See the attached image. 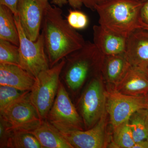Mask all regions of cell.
Masks as SVG:
<instances>
[{
  "mask_svg": "<svg viewBox=\"0 0 148 148\" xmlns=\"http://www.w3.org/2000/svg\"><path fill=\"white\" fill-rule=\"evenodd\" d=\"M127 38L105 29L100 25L93 27V43L103 56L125 53Z\"/></svg>",
  "mask_w": 148,
  "mask_h": 148,
  "instance_id": "cell-13",
  "label": "cell"
},
{
  "mask_svg": "<svg viewBox=\"0 0 148 148\" xmlns=\"http://www.w3.org/2000/svg\"><path fill=\"white\" fill-rule=\"evenodd\" d=\"M29 132L36 137L42 148H73L60 131L47 119L42 121Z\"/></svg>",
  "mask_w": 148,
  "mask_h": 148,
  "instance_id": "cell-16",
  "label": "cell"
},
{
  "mask_svg": "<svg viewBox=\"0 0 148 148\" xmlns=\"http://www.w3.org/2000/svg\"><path fill=\"white\" fill-rule=\"evenodd\" d=\"M106 94L100 80L92 79L82 97L80 109L86 128L88 129L96 124L104 115Z\"/></svg>",
  "mask_w": 148,
  "mask_h": 148,
  "instance_id": "cell-9",
  "label": "cell"
},
{
  "mask_svg": "<svg viewBox=\"0 0 148 148\" xmlns=\"http://www.w3.org/2000/svg\"><path fill=\"white\" fill-rule=\"evenodd\" d=\"M118 92L132 96L148 94V74L130 66L121 80L116 84Z\"/></svg>",
  "mask_w": 148,
  "mask_h": 148,
  "instance_id": "cell-15",
  "label": "cell"
},
{
  "mask_svg": "<svg viewBox=\"0 0 148 148\" xmlns=\"http://www.w3.org/2000/svg\"><path fill=\"white\" fill-rule=\"evenodd\" d=\"M0 39L19 46V35L14 16L7 7L0 5Z\"/></svg>",
  "mask_w": 148,
  "mask_h": 148,
  "instance_id": "cell-18",
  "label": "cell"
},
{
  "mask_svg": "<svg viewBox=\"0 0 148 148\" xmlns=\"http://www.w3.org/2000/svg\"><path fill=\"white\" fill-rule=\"evenodd\" d=\"M105 125L104 114L94 126L87 130L59 131L73 148H101L105 144Z\"/></svg>",
  "mask_w": 148,
  "mask_h": 148,
  "instance_id": "cell-11",
  "label": "cell"
},
{
  "mask_svg": "<svg viewBox=\"0 0 148 148\" xmlns=\"http://www.w3.org/2000/svg\"><path fill=\"white\" fill-rule=\"evenodd\" d=\"M14 19L19 35V66L34 77H36L41 72L50 68L43 36L42 33L34 41L29 39L18 16H14Z\"/></svg>",
  "mask_w": 148,
  "mask_h": 148,
  "instance_id": "cell-6",
  "label": "cell"
},
{
  "mask_svg": "<svg viewBox=\"0 0 148 148\" xmlns=\"http://www.w3.org/2000/svg\"><path fill=\"white\" fill-rule=\"evenodd\" d=\"M19 0H0V5L7 7L11 10L14 16H18L17 5Z\"/></svg>",
  "mask_w": 148,
  "mask_h": 148,
  "instance_id": "cell-26",
  "label": "cell"
},
{
  "mask_svg": "<svg viewBox=\"0 0 148 148\" xmlns=\"http://www.w3.org/2000/svg\"><path fill=\"white\" fill-rule=\"evenodd\" d=\"M146 30H148V26L147 27V29H146Z\"/></svg>",
  "mask_w": 148,
  "mask_h": 148,
  "instance_id": "cell-32",
  "label": "cell"
},
{
  "mask_svg": "<svg viewBox=\"0 0 148 148\" xmlns=\"http://www.w3.org/2000/svg\"><path fill=\"white\" fill-rule=\"evenodd\" d=\"M144 2L140 0H108L95 6L99 24L126 38L138 29H145L140 12Z\"/></svg>",
  "mask_w": 148,
  "mask_h": 148,
  "instance_id": "cell-2",
  "label": "cell"
},
{
  "mask_svg": "<svg viewBox=\"0 0 148 148\" xmlns=\"http://www.w3.org/2000/svg\"><path fill=\"white\" fill-rule=\"evenodd\" d=\"M141 1L143 2H145L146 1H147V0H140Z\"/></svg>",
  "mask_w": 148,
  "mask_h": 148,
  "instance_id": "cell-31",
  "label": "cell"
},
{
  "mask_svg": "<svg viewBox=\"0 0 148 148\" xmlns=\"http://www.w3.org/2000/svg\"><path fill=\"white\" fill-rule=\"evenodd\" d=\"M28 91H22L8 86H0V110L21 97Z\"/></svg>",
  "mask_w": 148,
  "mask_h": 148,
  "instance_id": "cell-23",
  "label": "cell"
},
{
  "mask_svg": "<svg viewBox=\"0 0 148 148\" xmlns=\"http://www.w3.org/2000/svg\"><path fill=\"white\" fill-rule=\"evenodd\" d=\"M114 141L119 148H132L135 141L129 120L114 128Z\"/></svg>",
  "mask_w": 148,
  "mask_h": 148,
  "instance_id": "cell-21",
  "label": "cell"
},
{
  "mask_svg": "<svg viewBox=\"0 0 148 148\" xmlns=\"http://www.w3.org/2000/svg\"><path fill=\"white\" fill-rule=\"evenodd\" d=\"M125 53L103 56L102 69L106 79L116 84L121 80L130 67Z\"/></svg>",
  "mask_w": 148,
  "mask_h": 148,
  "instance_id": "cell-17",
  "label": "cell"
},
{
  "mask_svg": "<svg viewBox=\"0 0 148 148\" xmlns=\"http://www.w3.org/2000/svg\"><path fill=\"white\" fill-rule=\"evenodd\" d=\"M46 119L60 131L82 130L80 118L60 82L54 103Z\"/></svg>",
  "mask_w": 148,
  "mask_h": 148,
  "instance_id": "cell-7",
  "label": "cell"
},
{
  "mask_svg": "<svg viewBox=\"0 0 148 148\" xmlns=\"http://www.w3.org/2000/svg\"><path fill=\"white\" fill-rule=\"evenodd\" d=\"M106 106L113 128L128 120L138 110L146 109L148 94L132 96L122 94L116 90L106 95Z\"/></svg>",
  "mask_w": 148,
  "mask_h": 148,
  "instance_id": "cell-8",
  "label": "cell"
},
{
  "mask_svg": "<svg viewBox=\"0 0 148 148\" xmlns=\"http://www.w3.org/2000/svg\"><path fill=\"white\" fill-rule=\"evenodd\" d=\"M108 0H87L86 6L92 10H94L95 6L106 2Z\"/></svg>",
  "mask_w": 148,
  "mask_h": 148,
  "instance_id": "cell-28",
  "label": "cell"
},
{
  "mask_svg": "<svg viewBox=\"0 0 148 148\" xmlns=\"http://www.w3.org/2000/svg\"><path fill=\"white\" fill-rule=\"evenodd\" d=\"M66 59L49 69L41 72L36 77L30 92V98L42 121L46 119L56 96L59 77L63 71Z\"/></svg>",
  "mask_w": 148,
  "mask_h": 148,
  "instance_id": "cell-3",
  "label": "cell"
},
{
  "mask_svg": "<svg viewBox=\"0 0 148 148\" xmlns=\"http://www.w3.org/2000/svg\"><path fill=\"white\" fill-rule=\"evenodd\" d=\"M30 90L0 110L1 119L5 121L8 132L21 131L30 132L41 123L34 106L30 98Z\"/></svg>",
  "mask_w": 148,
  "mask_h": 148,
  "instance_id": "cell-5",
  "label": "cell"
},
{
  "mask_svg": "<svg viewBox=\"0 0 148 148\" xmlns=\"http://www.w3.org/2000/svg\"><path fill=\"white\" fill-rule=\"evenodd\" d=\"M125 54L131 67L148 74V30L137 29L127 37Z\"/></svg>",
  "mask_w": 148,
  "mask_h": 148,
  "instance_id": "cell-12",
  "label": "cell"
},
{
  "mask_svg": "<svg viewBox=\"0 0 148 148\" xmlns=\"http://www.w3.org/2000/svg\"><path fill=\"white\" fill-rule=\"evenodd\" d=\"M146 109H147V110L148 113V98L147 104V108H146Z\"/></svg>",
  "mask_w": 148,
  "mask_h": 148,
  "instance_id": "cell-30",
  "label": "cell"
},
{
  "mask_svg": "<svg viewBox=\"0 0 148 148\" xmlns=\"http://www.w3.org/2000/svg\"></svg>",
  "mask_w": 148,
  "mask_h": 148,
  "instance_id": "cell-33",
  "label": "cell"
},
{
  "mask_svg": "<svg viewBox=\"0 0 148 148\" xmlns=\"http://www.w3.org/2000/svg\"><path fill=\"white\" fill-rule=\"evenodd\" d=\"M0 64L19 66V47L8 41L0 39Z\"/></svg>",
  "mask_w": 148,
  "mask_h": 148,
  "instance_id": "cell-22",
  "label": "cell"
},
{
  "mask_svg": "<svg viewBox=\"0 0 148 148\" xmlns=\"http://www.w3.org/2000/svg\"><path fill=\"white\" fill-rule=\"evenodd\" d=\"M103 57L94 43L89 41L86 42L82 47L67 56L64 76L69 88L73 90L79 88L92 67Z\"/></svg>",
  "mask_w": 148,
  "mask_h": 148,
  "instance_id": "cell-4",
  "label": "cell"
},
{
  "mask_svg": "<svg viewBox=\"0 0 148 148\" xmlns=\"http://www.w3.org/2000/svg\"><path fill=\"white\" fill-rule=\"evenodd\" d=\"M5 146L10 148H42L36 137L27 131L11 132L6 140Z\"/></svg>",
  "mask_w": 148,
  "mask_h": 148,
  "instance_id": "cell-20",
  "label": "cell"
},
{
  "mask_svg": "<svg viewBox=\"0 0 148 148\" xmlns=\"http://www.w3.org/2000/svg\"><path fill=\"white\" fill-rule=\"evenodd\" d=\"M142 21L148 26V0L144 2L140 12Z\"/></svg>",
  "mask_w": 148,
  "mask_h": 148,
  "instance_id": "cell-27",
  "label": "cell"
},
{
  "mask_svg": "<svg viewBox=\"0 0 148 148\" xmlns=\"http://www.w3.org/2000/svg\"><path fill=\"white\" fill-rule=\"evenodd\" d=\"M49 0H19L17 14L28 38L36 40L39 36L44 14Z\"/></svg>",
  "mask_w": 148,
  "mask_h": 148,
  "instance_id": "cell-10",
  "label": "cell"
},
{
  "mask_svg": "<svg viewBox=\"0 0 148 148\" xmlns=\"http://www.w3.org/2000/svg\"><path fill=\"white\" fill-rule=\"evenodd\" d=\"M66 20L71 27L75 30L84 29L88 24L87 15L82 12L76 10H69Z\"/></svg>",
  "mask_w": 148,
  "mask_h": 148,
  "instance_id": "cell-24",
  "label": "cell"
},
{
  "mask_svg": "<svg viewBox=\"0 0 148 148\" xmlns=\"http://www.w3.org/2000/svg\"><path fill=\"white\" fill-rule=\"evenodd\" d=\"M132 148H148V140H144L137 142Z\"/></svg>",
  "mask_w": 148,
  "mask_h": 148,
  "instance_id": "cell-29",
  "label": "cell"
},
{
  "mask_svg": "<svg viewBox=\"0 0 148 148\" xmlns=\"http://www.w3.org/2000/svg\"><path fill=\"white\" fill-rule=\"evenodd\" d=\"M56 5L61 7L69 3L70 5L74 9H80L83 4L86 5L87 0H51Z\"/></svg>",
  "mask_w": 148,
  "mask_h": 148,
  "instance_id": "cell-25",
  "label": "cell"
},
{
  "mask_svg": "<svg viewBox=\"0 0 148 148\" xmlns=\"http://www.w3.org/2000/svg\"><path fill=\"white\" fill-rule=\"evenodd\" d=\"M135 143L148 140V113L147 109L138 110L129 119Z\"/></svg>",
  "mask_w": 148,
  "mask_h": 148,
  "instance_id": "cell-19",
  "label": "cell"
},
{
  "mask_svg": "<svg viewBox=\"0 0 148 148\" xmlns=\"http://www.w3.org/2000/svg\"><path fill=\"white\" fill-rule=\"evenodd\" d=\"M46 52L50 68L81 48L86 42L81 34L64 19L61 9L49 3L42 21Z\"/></svg>",
  "mask_w": 148,
  "mask_h": 148,
  "instance_id": "cell-1",
  "label": "cell"
},
{
  "mask_svg": "<svg viewBox=\"0 0 148 148\" xmlns=\"http://www.w3.org/2000/svg\"><path fill=\"white\" fill-rule=\"evenodd\" d=\"M36 77L20 66L0 64V85L8 86L22 91L32 89Z\"/></svg>",
  "mask_w": 148,
  "mask_h": 148,
  "instance_id": "cell-14",
  "label": "cell"
}]
</instances>
